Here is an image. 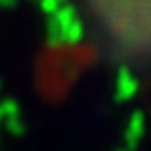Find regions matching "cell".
<instances>
[{"label": "cell", "mask_w": 151, "mask_h": 151, "mask_svg": "<svg viewBox=\"0 0 151 151\" xmlns=\"http://www.w3.org/2000/svg\"><path fill=\"white\" fill-rule=\"evenodd\" d=\"M139 90V81L128 67H120L116 75V86H114V98L118 102L132 100Z\"/></svg>", "instance_id": "1"}, {"label": "cell", "mask_w": 151, "mask_h": 151, "mask_svg": "<svg viewBox=\"0 0 151 151\" xmlns=\"http://www.w3.org/2000/svg\"><path fill=\"white\" fill-rule=\"evenodd\" d=\"M143 132H145V116L141 110H135L128 120V126H126V151H132L137 147V143L143 137Z\"/></svg>", "instance_id": "2"}, {"label": "cell", "mask_w": 151, "mask_h": 151, "mask_svg": "<svg viewBox=\"0 0 151 151\" xmlns=\"http://www.w3.org/2000/svg\"><path fill=\"white\" fill-rule=\"evenodd\" d=\"M59 24V22H57ZM59 28H61V39L63 43H77L81 41L84 34V28H83V22H81V18H75L71 22H65V24H59Z\"/></svg>", "instance_id": "3"}, {"label": "cell", "mask_w": 151, "mask_h": 151, "mask_svg": "<svg viewBox=\"0 0 151 151\" xmlns=\"http://www.w3.org/2000/svg\"><path fill=\"white\" fill-rule=\"evenodd\" d=\"M67 4V0H39V8L45 16H53L59 8Z\"/></svg>", "instance_id": "4"}, {"label": "cell", "mask_w": 151, "mask_h": 151, "mask_svg": "<svg viewBox=\"0 0 151 151\" xmlns=\"http://www.w3.org/2000/svg\"><path fill=\"white\" fill-rule=\"evenodd\" d=\"M0 114L4 116H10V118H18L20 116V104L12 98H6L2 104H0Z\"/></svg>", "instance_id": "5"}, {"label": "cell", "mask_w": 151, "mask_h": 151, "mask_svg": "<svg viewBox=\"0 0 151 151\" xmlns=\"http://www.w3.org/2000/svg\"><path fill=\"white\" fill-rule=\"evenodd\" d=\"M8 129H10L14 135H22L24 132H26V124L22 122V118H10L8 120Z\"/></svg>", "instance_id": "6"}, {"label": "cell", "mask_w": 151, "mask_h": 151, "mask_svg": "<svg viewBox=\"0 0 151 151\" xmlns=\"http://www.w3.org/2000/svg\"><path fill=\"white\" fill-rule=\"evenodd\" d=\"M120 151H126V149H120Z\"/></svg>", "instance_id": "7"}]
</instances>
